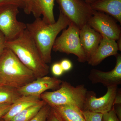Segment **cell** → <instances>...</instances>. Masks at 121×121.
I'll return each mask as SVG.
<instances>
[{
  "instance_id": "1",
  "label": "cell",
  "mask_w": 121,
  "mask_h": 121,
  "mask_svg": "<svg viewBox=\"0 0 121 121\" xmlns=\"http://www.w3.org/2000/svg\"><path fill=\"white\" fill-rule=\"evenodd\" d=\"M70 21L60 11L58 19L54 24L45 23L40 17L26 24V29L34 40L46 63L51 62V52L57 35L68 26Z\"/></svg>"
},
{
  "instance_id": "2",
  "label": "cell",
  "mask_w": 121,
  "mask_h": 121,
  "mask_svg": "<svg viewBox=\"0 0 121 121\" xmlns=\"http://www.w3.org/2000/svg\"><path fill=\"white\" fill-rule=\"evenodd\" d=\"M5 45L25 66L32 71L36 78L47 76L49 73V66L42 59L27 29L14 39L6 41Z\"/></svg>"
},
{
  "instance_id": "3",
  "label": "cell",
  "mask_w": 121,
  "mask_h": 121,
  "mask_svg": "<svg viewBox=\"0 0 121 121\" xmlns=\"http://www.w3.org/2000/svg\"><path fill=\"white\" fill-rule=\"evenodd\" d=\"M36 79L32 71L6 48L0 55V82L4 85L19 89Z\"/></svg>"
},
{
  "instance_id": "4",
  "label": "cell",
  "mask_w": 121,
  "mask_h": 121,
  "mask_svg": "<svg viewBox=\"0 0 121 121\" xmlns=\"http://www.w3.org/2000/svg\"><path fill=\"white\" fill-rule=\"evenodd\" d=\"M88 91L83 84L76 86L62 81L58 89L45 91L40 95V99L51 107L57 106H75L82 110Z\"/></svg>"
},
{
  "instance_id": "5",
  "label": "cell",
  "mask_w": 121,
  "mask_h": 121,
  "mask_svg": "<svg viewBox=\"0 0 121 121\" xmlns=\"http://www.w3.org/2000/svg\"><path fill=\"white\" fill-rule=\"evenodd\" d=\"M68 28L63 30L61 35L57 37L52 50L69 55L73 54L78 57L79 62L87 61L86 56L80 43L79 29L70 22Z\"/></svg>"
},
{
  "instance_id": "6",
  "label": "cell",
  "mask_w": 121,
  "mask_h": 121,
  "mask_svg": "<svg viewBox=\"0 0 121 121\" xmlns=\"http://www.w3.org/2000/svg\"><path fill=\"white\" fill-rule=\"evenodd\" d=\"M60 11L79 29L87 24L94 11L83 0H56Z\"/></svg>"
},
{
  "instance_id": "7",
  "label": "cell",
  "mask_w": 121,
  "mask_h": 121,
  "mask_svg": "<svg viewBox=\"0 0 121 121\" xmlns=\"http://www.w3.org/2000/svg\"><path fill=\"white\" fill-rule=\"evenodd\" d=\"M19 8L13 4L0 7V31L6 41L16 39L26 29V24L17 20Z\"/></svg>"
},
{
  "instance_id": "8",
  "label": "cell",
  "mask_w": 121,
  "mask_h": 121,
  "mask_svg": "<svg viewBox=\"0 0 121 121\" xmlns=\"http://www.w3.org/2000/svg\"><path fill=\"white\" fill-rule=\"evenodd\" d=\"M113 18L104 13L94 11L87 24L102 36L116 41L121 36V27Z\"/></svg>"
},
{
  "instance_id": "9",
  "label": "cell",
  "mask_w": 121,
  "mask_h": 121,
  "mask_svg": "<svg viewBox=\"0 0 121 121\" xmlns=\"http://www.w3.org/2000/svg\"><path fill=\"white\" fill-rule=\"evenodd\" d=\"M105 95L97 98L95 93L88 91L86 99L82 110L89 111L95 112L104 114L110 111L114 106L118 86L107 87Z\"/></svg>"
},
{
  "instance_id": "10",
  "label": "cell",
  "mask_w": 121,
  "mask_h": 121,
  "mask_svg": "<svg viewBox=\"0 0 121 121\" xmlns=\"http://www.w3.org/2000/svg\"><path fill=\"white\" fill-rule=\"evenodd\" d=\"M62 80L56 77L47 76L36 78L35 80L25 86L17 89L18 92L22 95L40 96L49 90H56L60 87Z\"/></svg>"
},
{
  "instance_id": "11",
  "label": "cell",
  "mask_w": 121,
  "mask_h": 121,
  "mask_svg": "<svg viewBox=\"0 0 121 121\" xmlns=\"http://www.w3.org/2000/svg\"><path fill=\"white\" fill-rule=\"evenodd\" d=\"M115 67L111 70L104 72L92 69L88 78L93 84L100 83L107 87L121 84V56L118 54Z\"/></svg>"
},
{
  "instance_id": "12",
  "label": "cell",
  "mask_w": 121,
  "mask_h": 121,
  "mask_svg": "<svg viewBox=\"0 0 121 121\" xmlns=\"http://www.w3.org/2000/svg\"><path fill=\"white\" fill-rule=\"evenodd\" d=\"M79 36L87 62L98 47L102 36L87 24L80 29Z\"/></svg>"
},
{
  "instance_id": "13",
  "label": "cell",
  "mask_w": 121,
  "mask_h": 121,
  "mask_svg": "<svg viewBox=\"0 0 121 121\" xmlns=\"http://www.w3.org/2000/svg\"><path fill=\"white\" fill-rule=\"evenodd\" d=\"M118 51L116 41L102 36L98 47L87 62L91 66H97L109 56H117L118 54Z\"/></svg>"
},
{
  "instance_id": "14",
  "label": "cell",
  "mask_w": 121,
  "mask_h": 121,
  "mask_svg": "<svg viewBox=\"0 0 121 121\" xmlns=\"http://www.w3.org/2000/svg\"><path fill=\"white\" fill-rule=\"evenodd\" d=\"M90 5L94 11L106 13L121 23V0H97Z\"/></svg>"
},
{
  "instance_id": "15",
  "label": "cell",
  "mask_w": 121,
  "mask_h": 121,
  "mask_svg": "<svg viewBox=\"0 0 121 121\" xmlns=\"http://www.w3.org/2000/svg\"><path fill=\"white\" fill-rule=\"evenodd\" d=\"M40 97L35 95H21L12 104L8 112L2 117L4 121H9L16 115L29 107L41 101Z\"/></svg>"
},
{
  "instance_id": "16",
  "label": "cell",
  "mask_w": 121,
  "mask_h": 121,
  "mask_svg": "<svg viewBox=\"0 0 121 121\" xmlns=\"http://www.w3.org/2000/svg\"><path fill=\"white\" fill-rule=\"evenodd\" d=\"M62 121H86L79 108L71 105L51 107Z\"/></svg>"
},
{
  "instance_id": "17",
  "label": "cell",
  "mask_w": 121,
  "mask_h": 121,
  "mask_svg": "<svg viewBox=\"0 0 121 121\" xmlns=\"http://www.w3.org/2000/svg\"><path fill=\"white\" fill-rule=\"evenodd\" d=\"M56 0H37L38 5L42 19L49 24H54L56 21L54 13V8Z\"/></svg>"
},
{
  "instance_id": "18",
  "label": "cell",
  "mask_w": 121,
  "mask_h": 121,
  "mask_svg": "<svg viewBox=\"0 0 121 121\" xmlns=\"http://www.w3.org/2000/svg\"><path fill=\"white\" fill-rule=\"evenodd\" d=\"M47 103L43 100L39 103L22 111L9 121H29L37 114L41 108Z\"/></svg>"
},
{
  "instance_id": "19",
  "label": "cell",
  "mask_w": 121,
  "mask_h": 121,
  "mask_svg": "<svg viewBox=\"0 0 121 121\" xmlns=\"http://www.w3.org/2000/svg\"><path fill=\"white\" fill-rule=\"evenodd\" d=\"M21 95L15 87L6 85L0 86V104L12 105Z\"/></svg>"
},
{
  "instance_id": "20",
  "label": "cell",
  "mask_w": 121,
  "mask_h": 121,
  "mask_svg": "<svg viewBox=\"0 0 121 121\" xmlns=\"http://www.w3.org/2000/svg\"><path fill=\"white\" fill-rule=\"evenodd\" d=\"M24 4V12L27 15L32 13L35 18L40 17L41 15L37 0H22Z\"/></svg>"
},
{
  "instance_id": "21",
  "label": "cell",
  "mask_w": 121,
  "mask_h": 121,
  "mask_svg": "<svg viewBox=\"0 0 121 121\" xmlns=\"http://www.w3.org/2000/svg\"><path fill=\"white\" fill-rule=\"evenodd\" d=\"M51 110V107L46 104L41 108L37 114L29 121H47Z\"/></svg>"
},
{
  "instance_id": "22",
  "label": "cell",
  "mask_w": 121,
  "mask_h": 121,
  "mask_svg": "<svg viewBox=\"0 0 121 121\" xmlns=\"http://www.w3.org/2000/svg\"><path fill=\"white\" fill-rule=\"evenodd\" d=\"M86 121H102L103 114L87 110H82Z\"/></svg>"
},
{
  "instance_id": "23",
  "label": "cell",
  "mask_w": 121,
  "mask_h": 121,
  "mask_svg": "<svg viewBox=\"0 0 121 121\" xmlns=\"http://www.w3.org/2000/svg\"><path fill=\"white\" fill-rule=\"evenodd\" d=\"M102 121H120L116 114L114 106L110 111L103 114Z\"/></svg>"
},
{
  "instance_id": "24",
  "label": "cell",
  "mask_w": 121,
  "mask_h": 121,
  "mask_svg": "<svg viewBox=\"0 0 121 121\" xmlns=\"http://www.w3.org/2000/svg\"><path fill=\"white\" fill-rule=\"evenodd\" d=\"M7 4H13L19 8L23 9L24 4L22 0H0V7Z\"/></svg>"
},
{
  "instance_id": "25",
  "label": "cell",
  "mask_w": 121,
  "mask_h": 121,
  "mask_svg": "<svg viewBox=\"0 0 121 121\" xmlns=\"http://www.w3.org/2000/svg\"><path fill=\"white\" fill-rule=\"evenodd\" d=\"M52 73L56 76H59L64 73L60 63H56L52 65L51 68Z\"/></svg>"
},
{
  "instance_id": "26",
  "label": "cell",
  "mask_w": 121,
  "mask_h": 121,
  "mask_svg": "<svg viewBox=\"0 0 121 121\" xmlns=\"http://www.w3.org/2000/svg\"><path fill=\"white\" fill-rule=\"evenodd\" d=\"M60 66L64 72L69 71L73 67V64L71 61L67 59H64L60 61Z\"/></svg>"
},
{
  "instance_id": "27",
  "label": "cell",
  "mask_w": 121,
  "mask_h": 121,
  "mask_svg": "<svg viewBox=\"0 0 121 121\" xmlns=\"http://www.w3.org/2000/svg\"><path fill=\"white\" fill-rule=\"evenodd\" d=\"M47 121H62L51 107V112L48 117Z\"/></svg>"
},
{
  "instance_id": "28",
  "label": "cell",
  "mask_w": 121,
  "mask_h": 121,
  "mask_svg": "<svg viewBox=\"0 0 121 121\" xmlns=\"http://www.w3.org/2000/svg\"><path fill=\"white\" fill-rule=\"evenodd\" d=\"M11 106V104H0V118L8 112Z\"/></svg>"
},
{
  "instance_id": "29",
  "label": "cell",
  "mask_w": 121,
  "mask_h": 121,
  "mask_svg": "<svg viewBox=\"0 0 121 121\" xmlns=\"http://www.w3.org/2000/svg\"><path fill=\"white\" fill-rule=\"evenodd\" d=\"M6 39L2 33L0 31V55L2 54L6 48Z\"/></svg>"
},
{
  "instance_id": "30",
  "label": "cell",
  "mask_w": 121,
  "mask_h": 121,
  "mask_svg": "<svg viewBox=\"0 0 121 121\" xmlns=\"http://www.w3.org/2000/svg\"><path fill=\"white\" fill-rule=\"evenodd\" d=\"M121 89H118L115 98L114 105L117 104H121Z\"/></svg>"
},
{
  "instance_id": "31",
  "label": "cell",
  "mask_w": 121,
  "mask_h": 121,
  "mask_svg": "<svg viewBox=\"0 0 121 121\" xmlns=\"http://www.w3.org/2000/svg\"><path fill=\"white\" fill-rule=\"evenodd\" d=\"M115 111L119 121H121V104H117L114 105Z\"/></svg>"
},
{
  "instance_id": "32",
  "label": "cell",
  "mask_w": 121,
  "mask_h": 121,
  "mask_svg": "<svg viewBox=\"0 0 121 121\" xmlns=\"http://www.w3.org/2000/svg\"><path fill=\"white\" fill-rule=\"evenodd\" d=\"M121 37H120L119 39L117 40V45L118 47V51H121Z\"/></svg>"
},
{
  "instance_id": "33",
  "label": "cell",
  "mask_w": 121,
  "mask_h": 121,
  "mask_svg": "<svg viewBox=\"0 0 121 121\" xmlns=\"http://www.w3.org/2000/svg\"><path fill=\"white\" fill-rule=\"evenodd\" d=\"M85 2H86L87 4H91L93 3V2H95L97 0H83Z\"/></svg>"
},
{
  "instance_id": "34",
  "label": "cell",
  "mask_w": 121,
  "mask_h": 121,
  "mask_svg": "<svg viewBox=\"0 0 121 121\" xmlns=\"http://www.w3.org/2000/svg\"><path fill=\"white\" fill-rule=\"evenodd\" d=\"M3 85H4V84H2V82H0V86H3Z\"/></svg>"
},
{
  "instance_id": "35",
  "label": "cell",
  "mask_w": 121,
  "mask_h": 121,
  "mask_svg": "<svg viewBox=\"0 0 121 121\" xmlns=\"http://www.w3.org/2000/svg\"><path fill=\"white\" fill-rule=\"evenodd\" d=\"M0 121H4V120L2 118H0Z\"/></svg>"
}]
</instances>
